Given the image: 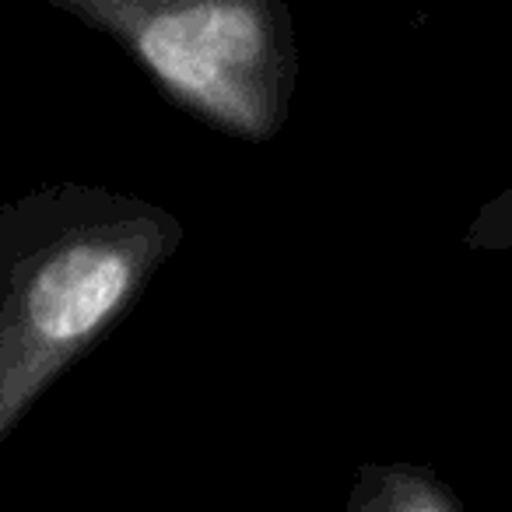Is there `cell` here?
I'll return each mask as SVG.
<instances>
[{"mask_svg": "<svg viewBox=\"0 0 512 512\" xmlns=\"http://www.w3.org/2000/svg\"><path fill=\"white\" fill-rule=\"evenodd\" d=\"M470 253H512V186L491 197L463 232Z\"/></svg>", "mask_w": 512, "mask_h": 512, "instance_id": "cell-4", "label": "cell"}, {"mask_svg": "<svg viewBox=\"0 0 512 512\" xmlns=\"http://www.w3.org/2000/svg\"><path fill=\"white\" fill-rule=\"evenodd\" d=\"M109 36L204 127L246 144L281 134L299 81L292 8L281 0H50Z\"/></svg>", "mask_w": 512, "mask_h": 512, "instance_id": "cell-2", "label": "cell"}, {"mask_svg": "<svg viewBox=\"0 0 512 512\" xmlns=\"http://www.w3.org/2000/svg\"><path fill=\"white\" fill-rule=\"evenodd\" d=\"M183 221L134 193L50 183L0 204V446L137 309Z\"/></svg>", "mask_w": 512, "mask_h": 512, "instance_id": "cell-1", "label": "cell"}, {"mask_svg": "<svg viewBox=\"0 0 512 512\" xmlns=\"http://www.w3.org/2000/svg\"><path fill=\"white\" fill-rule=\"evenodd\" d=\"M344 512H470L435 467L425 463H362Z\"/></svg>", "mask_w": 512, "mask_h": 512, "instance_id": "cell-3", "label": "cell"}]
</instances>
